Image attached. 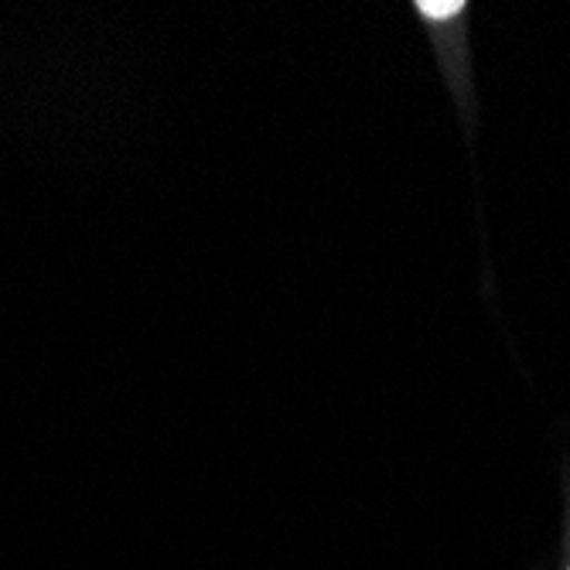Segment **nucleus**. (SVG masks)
Returning a JSON list of instances; mask_svg holds the SVG:
<instances>
[{"mask_svg": "<svg viewBox=\"0 0 570 570\" xmlns=\"http://www.w3.org/2000/svg\"><path fill=\"white\" fill-rule=\"evenodd\" d=\"M461 8H464L461 0H448V4H431V0H421V4H417V11H424L428 18H451Z\"/></svg>", "mask_w": 570, "mask_h": 570, "instance_id": "nucleus-1", "label": "nucleus"}]
</instances>
